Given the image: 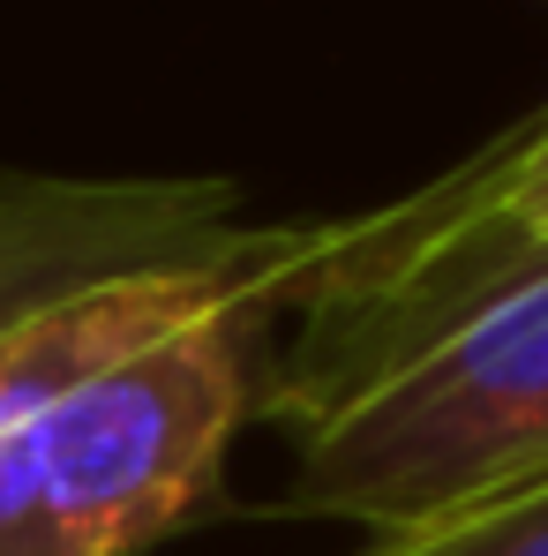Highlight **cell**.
Here are the masks:
<instances>
[{
	"label": "cell",
	"mask_w": 548,
	"mask_h": 556,
	"mask_svg": "<svg viewBox=\"0 0 548 556\" xmlns=\"http://www.w3.org/2000/svg\"><path fill=\"white\" fill-rule=\"evenodd\" d=\"M264 339L271 293L211 308L8 421L0 556H136L188 527L256 414Z\"/></svg>",
	"instance_id": "1"
},
{
	"label": "cell",
	"mask_w": 548,
	"mask_h": 556,
	"mask_svg": "<svg viewBox=\"0 0 548 556\" xmlns=\"http://www.w3.org/2000/svg\"><path fill=\"white\" fill-rule=\"evenodd\" d=\"M293 444L285 511L346 519L375 542L451 527L548 481V264L323 406Z\"/></svg>",
	"instance_id": "2"
},
{
	"label": "cell",
	"mask_w": 548,
	"mask_h": 556,
	"mask_svg": "<svg viewBox=\"0 0 548 556\" xmlns=\"http://www.w3.org/2000/svg\"><path fill=\"white\" fill-rule=\"evenodd\" d=\"M241 241L233 181H46L0 174V331L113 271L195 264Z\"/></svg>",
	"instance_id": "3"
},
{
	"label": "cell",
	"mask_w": 548,
	"mask_h": 556,
	"mask_svg": "<svg viewBox=\"0 0 548 556\" xmlns=\"http://www.w3.org/2000/svg\"><path fill=\"white\" fill-rule=\"evenodd\" d=\"M361 556H548V481L488 504V511H466L451 527L398 534V542H368Z\"/></svg>",
	"instance_id": "4"
}]
</instances>
